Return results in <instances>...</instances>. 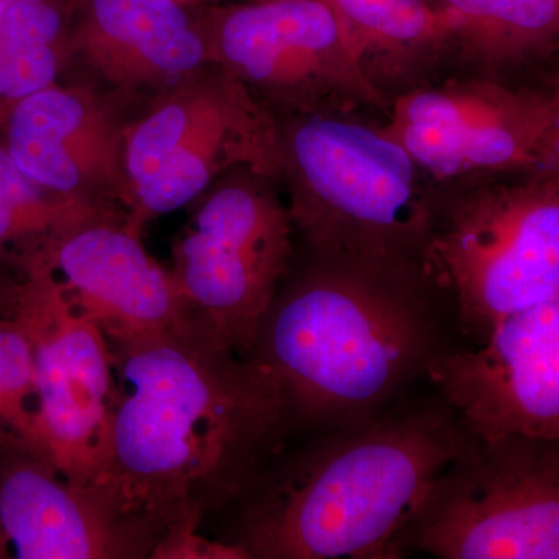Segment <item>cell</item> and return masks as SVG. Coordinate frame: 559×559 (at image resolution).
Instances as JSON below:
<instances>
[{
    "instance_id": "5",
    "label": "cell",
    "mask_w": 559,
    "mask_h": 559,
    "mask_svg": "<svg viewBox=\"0 0 559 559\" xmlns=\"http://www.w3.org/2000/svg\"><path fill=\"white\" fill-rule=\"evenodd\" d=\"M426 267L451 290L469 336L559 293V175L439 190Z\"/></svg>"
},
{
    "instance_id": "6",
    "label": "cell",
    "mask_w": 559,
    "mask_h": 559,
    "mask_svg": "<svg viewBox=\"0 0 559 559\" xmlns=\"http://www.w3.org/2000/svg\"><path fill=\"white\" fill-rule=\"evenodd\" d=\"M277 120L216 62L157 95L124 132V224L132 234L190 207L231 168L275 173Z\"/></svg>"
},
{
    "instance_id": "24",
    "label": "cell",
    "mask_w": 559,
    "mask_h": 559,
    "mask_svg": "<svg viewBox=\"0 0 559 559\" xmlns=\"http://www.w3.org/2000/svg\"><path fill=\"white\" fill-rule=\"evenodd\" d=\"M555 98H557V105H558V130H557V145H555L554 165H551L550 173H555V175H559V91L555 92Z\"/></svg>"
},
{
    "instance_id": "9",
    "label": "cell",
    "mask_w": 559,
    "mask_h": 559,
    "mask_svg": "<svg viewBox=\"0 0 559 559\" xmlns=\"http://www.w3.org/2000/svg\"><path fill=\"white\" fill-rule=\"evenodd\" d=\"M200 13L210 61L240 81L275 120L388 119L390 102L360 69L326 0H249L200 5Z\"/></svg>"
},
{
    "instance_id": "14",
    "label": "cell",
    "mask_w": 559,
    "mask_h": 559,
    "mask_svg": "<svg viewBox=\"0 0 559 559\" xmlns=\"http://www.w3.org/2000/svg\"><path fill=\"white\" fill-rule=\"evenodd\" d=\"M40 267L109 341L171 329L193 314L173 271L143 248L120 213L62 231L17 266Z\"/></svg>"
},
{
    "instance_id": "10",
    "label": "cell",
    "mask_w": 559,
    "mask_h": 559,
    "mask_svg": "<svg viewBox=\"0 0 559 559\" xmlns=\"http://www.w3.org/2000/svg\"><path fill=\"white\" fill-rule=\"evenodd\" d=\"M381 127L436 189L450 190L513 173H550L558 105L555 94L471 75L404 92Z\"/></svg>"
},
{
    "instance_id": "18",
    "label": "cell",
    "mask_w": 559,
    "mask_h": 559,
    "mask_svg": "<svg viewBox=\"0 0 559 559\" xmlns=\"http://www.w3.org/2000/svg\"><path fill=\"white\" fill-rule=\"evenodd\" d=\"M451 31V57L479 75L559 47V0H432Z\"/></svg>"
},
{
    "instance_id": "4",
    "label": "cell",
    "mask_w": 559,
    "mask_h": 559,
    "mask_svg": "<svg viewBox=\"0 0 559 559\" xmlns=\"http://www.w3.org/2000/svg\"><path fill=\"white\" fill-rule=\"evenodd\" d=\"M275 173L308 252L370 266L426 267L439 189L381 121L277 119Z\"/></svg>"
},
{
    "instance_id": "26",
    "label": "cell",
    "mask_w": 559,
    "mask_h": 559,
    "mask_svg": "<svg viewBox=\"0 0 559 559\" xmlns=\"http://www.w3.org/2000/svg\"><path fill=\"white\" fill-rule=\"evenodd\" d=\"M179 2L187 3V5H207L210 0H179Z\"/></svg>"
},
{
    "instance_id": "15",
    "label": "cell",
    "mask_w": 559,
    "mask_h": 559,
    "mask_svg": "<svg viewBox=\"0 0 559 559\" xmlns=\"http://www.w3.org/2000/svg\"><path fill=\"white\" fill-rule=\"evenodd\" d=\"M130 120L119 103L58 81L10 110L0 140L14 164L43 189L123 213Z\"/></svg>"
},
{
    "instance_id": "22",
    "label": "cell",
    "mask_w": 559,
    "mask_h": 559,
    "mask_svg": "<svg viewBox=\"0 0 559 559\" xmlns=\"http://www.w3.org/2000/svg\"><path fill=\"white\" fill-rule=\"evenodd\" d=\"M150 559H250L248 551L230 540H210L200 528H175L151 550Z\"/></svg>"
},
{
    "instance_id": "2",
    "label": "cell",
    "mask_w": 559,
    "mask_h": 559,
    "mask_svg": "<svg viewBox=\"0 0 559 559\" xmlns=\"http://www.w3.org/2000/svg\"><path fill=\"white\" fill-rule=\"evenodd\" d=\"M469 439L448 406L341 426L260 477L230 543L250 559L399 558L412 518Z\"/></svg>"
},
{
    "instance_id": "13",
    "label": "cell",
    "mask_w": 559,
    "mask_h": 559,
    "mask_svg": "<svg viewBox=\"0 0 559 559\" xmlns=\"http://www.w3.org/2000/svg\"><path fill=\"white\" fill-rule=\"evenodd\" d=\"M207 62L200 5L179 0H76L61 81L105 95L132 119Z\"/></svg>"
},
{
    "instance_id": "17",
    "label": "cell",
    "mask_w": 559,
    "mask_h": 559,
    "mask_svg": "<svg viewBox=\"0 0 559 559\" xmlns=\"http://www.w3.org/2000/svg\"><path fill=\"white\" fill-rule=\"evenodd\" d=\"M373 86L392 100L429 83L451 57V31L432 0H326Z\"/></svg>"
},
{
    "instance_id": "1",
    "label": "cell",
    "mask_w": 559,
    "mask_h": 559,
    "mask_svg": "<svg viewBox=\"0 0 559 559\" xmlns=\"http://www.w3.org/2000/svg\"><path fill=\"white\" fill-rule=\"evenodd\" d=\"M109 347L116 406L98 498L156 543L200 528L263 476L293 421L288 401L194 312Z\"/></svg>"
},
{
    "instance_id": "16",
    "label": "cell",
    "mask_w": 559,
    "mask_h": 559,
    "mask_svg": "<svg viewBox=\"0 0 559 559\" xmlns=\"http://www.w3.org/2000/svg\"><path fill=\"white\" fill-rule=\"evenodd\" d=\"M0 522L21 559L150 558L156 540L70 484L44 452L0 432Z\"/></svg>"
},
{
    "instance_id": "25",
    "label": "cell",
    "mask_w": 559,
    "mask_h": 559,
    "mask_svg": "<svg viewBox=\"0 0 559 559\" xmlns=\"http://www.w3.org/2000/svg\"><path fill=\"white\" fill-rule=\"evenodd\" d=\"M11 549L5 532H3L2 522H0V559L10 558Z\"/></svg>"
},
{
    "instance_id": "11",
    "label": "cell",
    "mask_w": 559,
    "mask_h": 559,
    "mask_svg": "<svg viewBox=\"0 0 559 559\" xmlns=\"http://www.w3.org/2000/svg\"><path fill=\"white\" fill-rule=\"evenodd\" d=\"M13 310L35 353L39 430L62 476L98 496L116 406V373L105 331L40 267H17Z\"/></svg>"
},
{
    "instance_id": "12",
    "label": "cell",
    "mask_w": 559,
    "mask_h": 559,
    "mask_svg": "<svg viewBox=\"0 0 559 559\" xmlns=\"http://www.w3.org/2000/svg\"><path fill=\"white\" fill-rule=\"evenodd\" d=\"M426 374L471 437L559 443V293L500 320L479 347L440 352Z\"/></svg>"
},
{
    "instance_id": "19",
    "label": "cell",
    "mask_w": 559,
    "mask_h": 559,
    "mask_svg": "<svg viewBox=\"0 0 559 559\" xmlns=\"http://www.w3.org/2000/svg\"><path fill=\"white\" fill-rule=\"evenodd\" d=\"M76 0H0V128L10 110L61 81Z\"/></svg>"
},
{
    "instance_id": "20",
    "label": "cell",
    "mask_w": 559,
    "mask_h": 559,
    "mask_svg": "<svg viewBox=\"0 0 559 559\" xmlns=\"http://www.w3.org/2000/svg\"><path fill=\"white\" fill-rule=\"evenodd\" d=\"M106 213H123L43 189L11 159L0 140V261L16 267L62 231Z\"/></svg>"
},
{
    "instance_id": "23",
    "label": "cell",
    "mask_w": 559,
    "mask_h": 559,
    "mask_svg": "<svg viewBox=\"0 0 559 559\" xmlns=\"http://www.w3.org/2000/svg\"><path fill=\"white\" fill-rule=\"evenodd\" d=\"M14 283L16 280H9V282H0V308L9 307L11 299H13Z\"/></svg>"
},
{
    "instance_id": "7",
    "label": "cell",
    "mask_w": 559,
    "mask_h": 559,
    "mask_svg": "<svg viewBox=\"0 0 559 559\" xmlns=\"http://www.w3.org/2000/svg\"><path fill=\"white\" fill-rule=\"evenodd\" d=\"M294 231L277 175L241 165L190 205L173 241L170 270L190 310L245 358L293 266Z\"/></svg>"
},
{
    "instance_id": "3",
    "label": "cell",
    "mask_w": 559,
    "mask_h": 559,
    "mask_svg": "<svg viewBox=\"0 0 559 559\" xmlns=\"http://www.w3.org/2000/svg\"><path fill=\"white\" fill-rule=\"evenodd\" d=\"M426 267H381L308 252L280 286L252 358L290 417L345 426L380 414L437 349Z\"/></svg>"
},
{
    "instance_id": "8",
    "label": "cell",
    "mask_w": 559,
    "mask_h": 559,
    "mask_svg": "<svg viewBox=\"0 0 559 559\" xmlns=\"http://www.w3.org/2000/svg\"><path fill=\"white\" fill-rule=\"evenodd\" d=\"M441 559H559V443L471 437L437 477L401 551Z\"/></svg>"
},
{
    "instance_id": "21",
    "label": "cell",
    "mask_w": 559,
    "mask_h": 559,
    "mask_svg": "<svg viewBox=\"0 0 559 559\" xmlns=\"http://www.w3.org/2000/svg\"><path fill=\"white\" fill-rule=\"evenodd\" d=\"M0 432L28 441L49 457L40 439L35 353L13 300L0 308Z\"/></svg>"
}]
</instances>
